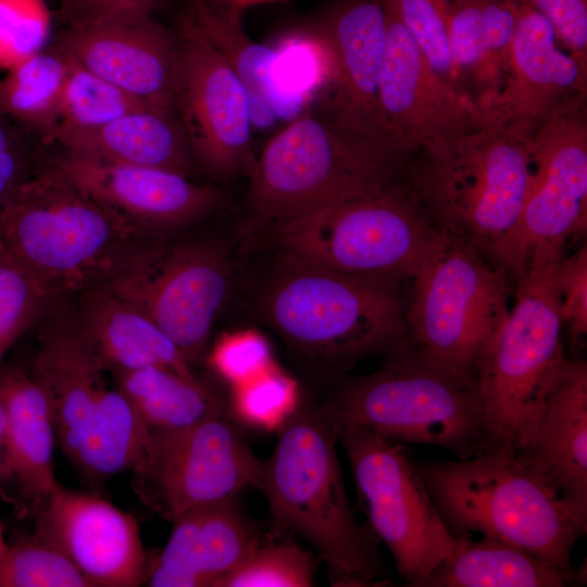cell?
Returning a JSON list of instances; mask_svg holds the SVG:
<instances>
[{"mask_svg":"<svg viewBox=\"0 0 587 587\" xmlns=\"http://www.w3.org/2000/svg\"><path fill=\"white\" fill-rule=\"evenodd\" d=\"M335 424L321 411L297 413L261 462L255 487L274 516L310 542L338 586H384L379 539L359 524L344 485Z\"/></svg>","mask_w":587,"mask_h":587,"instance_id":"obj_3","label":"cell"},{"mask_svg":"<svg viewBox=\"0 0 587 587\" xmlns=\"http://www.w3.org/2000/svg\"><path fill=\"white\" fill-rule=\"evenodd\" d=\"M243 13L225 0H182L176 23L197 33L226 61L246 88L253 127L267 129L291 113L294 101L280 79L277 50L247 35Z\"/></svg>","mask_w":587,"mask_h":587,"instance_id":"obj_27","label":"cell"},{"mask_svg":"<svg viewBox=\"0 0 587 587\" xmlns=\"http://www.w3.org/2000/svg\"><path fill=\"white\" fill-rule=\"evenodd\" d=\"M450 53L461 90L480 112H489L498 90L488 59L482 0H446Z\"/></svg>","mask_w":587,"mask_h":587,"instance_id":"obj_33","label":"cell"},{"mask_svg":"<svg viewBox=\"0 0 587 587\" xmlns=\"http://www.w3.org/2000/svg\"><path fill=\"white\" fill-rule=\"evenodd\" d=\"M68 66L50 45L8 70L0 79V112L46 138L60 118Z\"/></svg>","mask_w":587,"mask_h":587,"instance_id":"obj_32","label":"cell"},{"mask_svg":"<svg viewBox=\"0 0 587 587\" xmlns=\"http://www.w3.org/2000/svg\"><path fill=\"white\" fill-rule=\"evenodd\" d=\"M7 547H8V542L5 541L3 527H2V525L0 523V558L4 553Z\"/></svg>","mask_w":587,"mask_h":587,"instance_id":"obj_49","label":"cell"},{"mask_svg":"<svg viewBox=\"0 0 587 587\" xmlns=\"http://www.w3.org/2000/svg\"><path fill=\"white\" fill-rule=\"evenodd\" d=\"M23 126L0 112V145L10 140Z\"/></svg>","mask_w":587,"mask_h":587,"instance_id":"obj_47","label":"cell"},{"mask_svg":"<svg viewBox=\"0 0 587 587\" xmlns=\"http://www.w3.org/2000/svg\"><path fill=\"white\" fill-rule=\"evenodd\" d=\"M46 160L61 167L87 192L142 236L198 222L228 203L226 191L175 172L104 162L72 153L50 142Z\"/></svg>","mask_w":587,"mask_h":587,"instance_id":"obj_18","label":"cell"},{"mask_svg":"<svg viewBox=\"0 0 587 587\" xmlns=\"http://www.w3.org/2000/svg\"><path fill=\"white\" fill-rule=\"evenodd\" d=\"M7 428V408L3 396L0 391V483L4 476V444Z\"/></svg>","mask_w":587,"mask_h":587,"instance_id":"obj_46","label":"cell"},{"mask_svg":"<svg viewBox=\"0 0 587 587\" xmlns=\"http://www.w3.org/2000/svg\"><path fill=\"white\" fill-rule=\"evenodd\" d=\"M32 371L45 390L57 445L71 461L93 407L108 387L107 370L82 333L70 299H58L38 323Z\"/></svg>","mask_w":587,"mask_h":587,"instance_id":"obj_22","label":"cell"},{"mask_svg":"<svg viewBox=\"0 0 587 587\" xmlns=\"http://www.w3.org/2000/svg\"><path fill=\"white\" fill-rule=\"evenodd\" d=\"M538 11L553 28L560 45L587 67L586 0H522Z\"/></svg>","mask_w":587,"mask_h":587,"instance_id":"obj_44","label":"cell"},{"mask_svg":"<svg viewBox=\"0 0 587 587\" xmlns=\"http://www.w3.org/2000/svg\"><path fill=\"white\" fill-rule=\"evenodd\" d=\"M175 108L198 171L215 183L249 177L258 155L249 97L226 61L176 23Z\"/></svg>","mask_w":587,"mask_h":587,"instance_id":"obj_15","label":"cell"},{"mask_svg":"<svg viewBox=\"0 0 587 587\" xmlns=\"http://www.w3.org/2000/svg\"><path fill=\"white\" fill-rule=\"evenodd\" d=\"M530 146L500 120L482 114L464 134L425 153L409 184L438 228L490 261L521 212L532 176Z\"/></svg>","mask_w":587,"mask_h":587,"instance_id":"obj_7","label":"cell"},{"mask_svg":"<svg viewBox=\"0 0 587 587\" xmlns=\"http://www.w3.org/2000/svg\"><path fill=\"white\" fill-rule=\"evenodd\" d=\"M150 435L136 409L115 386L99 396L71 462L90 483L100 484L137 465Z\"/></svg>","mask_w":587,"mask_h":587,"instance_id":"obj_31","label":"cell"},{"mask_svg":"<svg viewBox=\"0 0 587 587\" xmlns=\"http://www.w3.org/2000/svg\"><path fill=\"white\" fill-rule=\"evenodd\" d=\"M208 364L233 387L275 366L270 344L263 335L252 329L225 334L218 338L210 351Z\"/></svg>","mask_w":587,"mask_h":587,"instance_id":"obj_41","label":"cell"},{"mask_svg":"<svg viewBox=\"0 0 587 587\" xmlns=\"http://www.w3.org/2000/svg\"><path fill=\"white\" fill-rule=\"evenodd\" d=\"M55 300L35 276L0 251V369L12 346L38 325Z\"/></svg>","mask_w":587,"mask_h":587,"instance_id":"obj_36","label":"cell"},{"mask_svg":"<svg viewBox=\"0 0 587 587\" xmlns=\"http://www.w3.org/2000/svg\"><path fill=\"white\" fill-rule=\"evenodd\" d=\"M552 284L559 314L573 338L587 332V248L584 245L570 257H562L552 267Z\"/></svg>","mask_w":587,"mask_h":587,"instance_id":"obj_42","label":"cell"},{"mask_svg":"<svg viewBox=\"0 0 587 587\" xmlns=\"http://www.w3.org/2000/svg\"><path fill=\"white\" fill-rule=\"evenodd\" d=\"M586 97L553 113L535 134L532 176L519 217L490 262L516 280L532 264L564 257L587 226Z\"/></svg>","mask_w":587,"mask_h":587,"instance_id":"obj_11","label":"cell"},{"mask_svg":"<svg viewBox=\"0 0 587 587\" xmlns=\"http://www.w3.org/2000/svg\"><path fill=\"white\" fill-rule=\"evenodd\" d=\"M321 411L336 427L437 446L460 460L489 451L476 378L451 370L414 346L388 355L372 374L341 382Z\"/></svg>","mask_w":587,"mask_h":587,"instance_id":"obj_5","label":"cell"},{"mask_svg":"<svg viewBox=\"0 0 587 587\" xmlns=\"http://www.w3.org/2000/svg\"><path fill=\"white\" fill-rule=\"evenodd\" d=\"M35 535L60 550L91 587H137L147 557L136 519L95 494L60 484L34 514Z\"/></svg>","mask_w":587,"mask_h":587,"instance_id":"obj_19","label":"cell"},{"mask_svg":"<svg viewBox=\"0 0 587 587\" xmlns=\"http://www.w3.org/2000/svg\"><path fill=\"white\" fill-rule=\"evenodd\" d=\"M0 587H91L60 550L37 535L21 537L0 558Z\"/></svg>","mask_w":587,"mask_h":587,"instance_id":"obj_35","label":"cell"},{"mask_svg":"<svg viewBox=\"0 0 587 587\" xmlns=\"http://www.w3.org/2000/svg\"><path fill=\"white\" fill-rule=\"evenodd\" d=\"M389 2L433 70L463 95L450 53L446 0Z\"/></svg>","mask_w":587,"mask_h":587,"instance_id":"obj_39","label":"cell"},{"mask_svg":"<svg viewBox=\"0 0 587 587\" xmlns=\"http://www.w3.org/2000/svg\"><path fill=\"white\" fill-rule=\"evenodd\" d=\"M0 391L7 408L4 495L20 516H34L59 484L53 466L55 428L47 395L32 373L2 365Z\"/></svg>","mask_w":587,"mask_h":587,"instance_id":"obj_23","label":"cell"},{"mask_svg":"<svg viewBox=\"0 0 587 587\" xmlns=\"http://www.w3.org/2000/svg\"><path fill=\"white\" fill-rule=\"evenodd\" d=\"M51 46L146 104L176 112V30L152 15L122 14L68 25Z\"/></svg>","mask_w":587,"mask_h":587,"instance_id":"obj_20","label":"cell"},{"mask_svg":"<svg viewBox=\"0 0 587 587\" xmlns=\"http://www.w3.org/2000/svg\"><path fill=\"white\" fill-rule=\"evenodd\" d=\"M47 22L38 0H0V68L45 49Z\"/></svg>","mask_w":587,"mask_h":587,"instance_id":"obj_40","label":"cell"},{"mask_svg":"<svg viewBox=\"0 0 587 587\" xmlns=\"http://www.w3.org/2000/svg\"><path fill=\"white\" fill-rule=\"evenodd\" d=\"M516 1L507 76L494 108L484 114L533 140L553 113L586 97L587 67L560 45L553 28L538 11Z\"/></svg>","mask_w":587,"mask_h":587,"instance_id":"obj_21","label":"cell"},{"mask_svg":"<svg viewBox=\"0 0 587 587\" xmlns=\"http://www.w3.org/2000/svg\"><path fill=\"white\" fill-rule=\"evenodd\" d=\"M378 111L387 142L404 155L432 152L473 127L480 112L430 66L389 0Z\"/></svg>","mask_w":587,"mask_h":587,"instance_id":"obj_16","label":"cell"},{"mask_svg":"<svg viewBox=\"0 0 587 587\" xmlns=\"http://www.w3.org/2000/svg\"><path fill=\"white\" fill-rule=\"evenodd\" d=\"M46 146L42 136L24 126L0 145V213L34 175L43 159Z\"/></svg>","mask_w":587,"mask_h":587,"instance_id":"obj_43","label":"cell"},{"mask_svg":"<svg viewBox=\"0 0 587 587\" xmlns=\"http://www.w3.org/2000/svg\"><path fill=\"white\" fill-rule=\"evenodd\" d=\"M373 533L407 585L421 587L452 550L449 532L402 442L355 427H336Z\"/></svg>","mask_w":587,"mask_h":587,"instance_id":"obj_12","label":"cell"},{"mask_svg":"<svg viewBox=\"0 0 587 587\" xmlns=\"http://www.w3.org/2000/svg\"><path fill=\"white\" fill-rule=\"evenodd\" d=\"M67 59L70 66L55 126L96 128L125 114L153 108Z\"/></svg>","mask_w":587,"mask_h":587,"instance_id":"obj_34","label":"cell"},{"mask_svg":"<svg viewBox=\"0 0 587 587\" xmlns=\"http://www.w3.org/2000/svg\"><path fill=\"white\" fill-rule=\"evenodd\" d=\"M172 524L168 540L148 565V586L213 587L261 542L235 500L189 511Z\"/></svg>","mask_w":587,"mask_h":587,"instance_id":"obj_24","label":"cell"},{"mask_svg":"<svg viewBox=\"0 0 587 587\" xmlns=\"http://www.w3.org/2000/svg\"><path fill=\"white\" fill-rule=\"evenodd\" d=\"M261 462L227 415H217L183 429H150L132 486L145 505L173 522L255 487Z\"/></svg>","mask_w":587,"mask_h":587,"instance_id":"obj_14","label":"cell"},{"mask_svg":"<svg viewBox=\"0 0 587 587\" xmlns=\"http://www.w3.org/2000/svg\"><path fill=\"white\" fill-rule=\"evenodd\" d=\"M440 517L454 537L476 532L515 546L572 583L575 542L587 510L561 496L519 454L491 450L449 462H415Z\"/></svg>","mask_w":587,"mask_h":587,"instance_id":"obj_2","label":"cell"},{"mask_svg":"<svg viewBox=\"0 0 587 587\" xmlns=\"http://www.w3.org/2000/svg\"><path fill=\"white\" fill-rule=\"evenodd\" d=\"M142 241L134 226L45 155L0 213V251L55 299L101 284Z\"/></svg>","mask_w":587,"mask_h":587,"instance_id":"obj_4","label":"cell"},{"mask_svg":"<svg viewBox=\"0 0 587 587\" xmlns=\"http://www.w3.org/2000/svg\"><path fill=\"white\" fill-rule=\"evenodd\" d=\"M70 301L78 327L107 372L161 366L196 376L192 364L150 316L107 286L88 287Z\"/></svg>","mask_w":587,"mask_h":587,"instance_id":"obj_25","label":"cell"},{"mask_svg":"<svg viewBox=\"0 0 587 587\" xmlns=\"http://www.w3.org/2000/svg\"><path fill=\"white\" fill-rule=\"evenodd\" d=\"M230 265L218 245L142 241L101 284L147 313L193 364L226 301Z\"/></svg>","mask_w":587,"mask_h":587,"instance_id":"obj_13","label":"cell"},{"mask_svg":"<svg viewBox=\"0 0 587 587\" xmlns=\"http://www.w3.org/2000/svg\"><path fill=\"white\" fill-rule=\"evenodd\" d=\"M112 375L115 386L151 430H177L213 416L227 415L223 399L197 376H184L161 366Z\"/></svg>","mask_w":587,"mask_h":587,"instance_id":"obj_30","label":"cell"},{"mask_svg":"<svg viewBox=\"0 0 587 587\" xmlns=\"http://www.w3.org/2000/svg\"><path fill=\"white\" fill-rule=\"evenodd\" d=\"M401 279L341 272L284 254L262 311L299 357L332 372L412 346Z\"/></svg>","mask_w":587,"mask_h":587,"instance_id":"obj_1","label":"cell"},{"mask_svg":"<svg viewBox=\"0 0 587 587\" xmlns=\"http://www.w3.org/2000/svg\"><path fill=\"white\" fill-rule=\"evenodd\" d=\"M572 583L562 572L504 541L455 537L451 552L421 587H562Z\"/></svg>","mask_w":587,"mask_h":587,"instance_id":"obj_29","label":"cell"},{"mask_svg":"<svg viewBox=\"0 0 587 587\" xmlns=\"http://www.w3.org/2000/svg\"><path fill=\"white\" fill-rule=\"evenodd\" d=\"M313 577L312 558L298 545L260 542L239 565L218 577L213 587H309Z\"/></svg>","mask_w":587,"mask_h":587,"instance_id":"obj_37","label":"cell"},{"mask_svg":"<svg viewBox=\"0 0 587 587\" xmlns=\"http://www.w3.org/2000/svg\"><path fill=\"white\" fill-rule=\"evenodd\" d=\"M225 1L229 3L230 5H233L234 8L245 12L248 8H251L254 5L283 2L286 0H225Z\"/></svg>","mask_w":587,"mask_h":587,"instance_id":"obj_48","label":"cell"},{"mask_svg":"<svg viewBox=\"0 0 587 587\" xmlns=\"http://www.w3.org/2000/svg\"><path fill=\"white\" fill-rule=\"evenodd\" d=\"M60 14L68 25H82L122 14H150L167 0H59Z\"/></svg>","mask_w":587,"mask_h":587,"instance_id":"obj_45","label":"cell"},{"mask_svg":"<svg viewBox=\"0 0 587 587\" xmlns=\"http://www.w3.org/2000/svg\"><path fill=\"white\" fill-rule=\"evenodd\" d=\"M412 278L405 302L412 346L475 377L484 350L509 314V276L471 243L441 229Z\"/></svg>","mask_w":587,"mask_h":587,"instance_id":"obj_10","label":"cell"},{"mask_svg":"<svg viewBox=\"0 0 587 587\" xmlns=\"http://www.w3.org/2000/svg\"><path fill=\"white\" fill-rule=\"evenodd\" d=\"M309 20L329 61L317 112L349 132L391 147L378 111L387 25L384 1L328 0Z\"/></svg>","mask_w":587,"mask_h":587,"instance_id":"obj_17","label":"cell"},{"mask_svg":"<svg viewBox=\"0 0 587 587\" xmlns=\"http://www.w3.org/2000/svg\"><path fill=\"white\" fill-rule=\"evenodd\" d=\"M557 261L532 264L519 277L515 304L476 365L489 451L519 454L532 447L547 394L566 358L552 284Z\"/></svg>","mask_w":587,"mask_h":587,"instance_id":"obj_8","label":"cell"},{"mask_svg":"<svg viewBox=\"0 0 587 587\" xmlns=\"http://www.w3.org/2000/svg\"><path fill=\"white\" fill-rule=\"evenodd\" d=\"M233 388L234 412L251 426L276 429L283 427L295 413L297 383L276 366Z\"/></svg>","mask_w":587,"mask_h":587,"instance_id":"obj_38","label":"cell"},{"mask_svg":"<svg viewBox=\"0 0 587 587\" xmlns=\"http://www.w3.org/2000/svg\"><path fill=\"white\" fill-rule=\"evenodd\" d=\"M274 230L286 255L341 272L400 279L415 275L441 235L402 179Z\"/></svg>","mask_w":587,"mask_h":587,"instance_id":"obj_9","label":"cell"},{"mask_svg":"<svg viewBox=\"0 0 587 587\" xmlns=\"http://www.w3.org/2000/svg\"><path fill=\"white\" fill-rule=\"evenodd\" d=\"M405 159L308 111L265 143L248 177L246 207L257 225L275 228L400 180Z\"/></svg>","mask_w":587,"mask_h":587,"instance_id":"obj_6","label":"cell"},{"mask_svg":"<svg viewBox=\"0 0 587 587\" xmlns=\"http://www.w3.org/2000/svg\"><path fill=\"white\" fill-rule=\"evenodd\" d=\"M519 455L561 496L587 510V364L563 361L534 442Z\"/></svg>","mask_w":587,"mask_h":587,"instance_id":"obj_26","label":"cell"},{"mask_svg":"<svg viewBox=\"0 0 587 587\" xmlns=\"http://www.w3.org/2000/svg\"><path fill=\"white\" fill-rule=\"evenodd\" d=\"M45 139L104 162L161 168L189 178L198 171L175 111L149 108L88 129L54 126Z\"/></svg>","mask_w":587,"mask_h":587,"instance_id":"obj_28","label":"cell"}]
</instances>
